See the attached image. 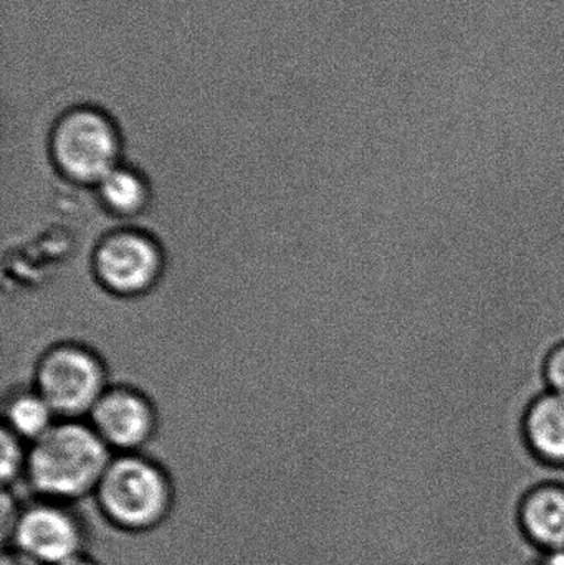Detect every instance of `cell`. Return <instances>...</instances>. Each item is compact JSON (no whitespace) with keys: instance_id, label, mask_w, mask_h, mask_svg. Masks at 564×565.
Returning <instances> with one entry per match:
<instances>
[{"instance_id":"1","label":"cell","mask_w":564,"mask_h":565,"mask_svg":"<svg viewBox=\"0 0 564 565\" xmlns=\"http://www.w3.org/2000/svg\"><path fill=\"white\" fill-rule=\"evenodd\" d=\"M108 445L85 425H53L26 455L25 473L46 500H78L95 493L109 465Z\"/></svg>"},{"instance_id":"2","label":"cell","mask_w":564,"mask_h":565,"mask_svg":"<svg viewBox=\"0 0 564 565\" xmlns=\"http://www.w3.org/2000/svg\"><path fill=\"white\" fill-rule=\"evenodd\" d=\"M125 136L115 116L95 103L63 109L49 129L46 152L53 168L70 182L98 184L118 168Z\"/></svg>"},{"instance_id":"3","label":"cell","mask_w":564,"mask_h":565,"mask_svg":"<svg viewBox=\"0 0 564 565\" xmlns=\"http://www.w3.org/2000/svg\"><path fill=\"white\" fill-rule=\"evenodd\" d=\"M95 494L109 523L126 531L158 526L172 503L171 484L164 471L132 455L109 461Z\"/></svg>"},{"instance_id":"4","label":"cell","mask_w":564,"mask_h":565,"mask_svg":"<svg viewBox=\"0 0 564 565\" xmlns=\"http://www.w3.org/2000/svg\"><path fill=\"white\" fill-rule=\"evenodd\" d=\"M33 381L55 415L73 418L92 412L105 394L106 372L88 349L56 345L40 359Z\"/></svg>"},{"instance_id":"5","label":"cell","mask_w":564,"mask_h":565,"mask_svg":"<svg viewBox=\"0 0 564 565\" xmlns=\"http://www.w3.org/2000/svg\"><path fill=\"white\" fill-rule=\"evenodd\" d=\"M164 257L151 235L139 231L106 235L93 254L99 285L118 296H138L158 285Z\"/></svg>"},{"instance_id":"6","label":"cell","mask_w":564,"mask_h":565,"mask_svg":"<svg viewBox=\"0 0 564 565\" xmlns=\"http://www.w3.org/2000/svg\"><path fill=\"white\" fill-rule=\"evenodd\" d=\"M9 541L30 559L56 565L82 554L83 536L76 518L46 500L20 510Z\"/></svg>"},{"instance_id":"7","label":"cell","mask_w":564,"mask_h":565,"mask_svg":"<svg viewBox=\"0 0 564 565\" xmlns=\"http://www.w3.org/2000/svg\"><path fill=\"white\" fill-rule=\"evenodd\" d=\"M93 427L108 447L132 450L151 440L156 428L152 405L132 388H109L92 411Z\"/></svg>"},{"instance_id":"8","label":"cell","mask_w":564,"mask_h":565,"mask_svg":"<svg viewBox=\"0 0 564 565\" xmlns=\"http://www.w3.org/2000/svg\"><path fill=\"white\" fill-rule=\"evenodd\" d=\"M517 527L536 553L564 551V478L533 481L520 494Z\"/></svg>"},{"instance_id":"9","label":"cell","mask_w":564,"mask_h":565,"mask_svg":"<svg viewBox=\"0 0 564 565\" xmlns=\"http://www.w3.org/2000/svg\"><path fill=\"white\" fill-rule=\"evenodd\" d=\"M525 440L543 467L564 471V395L549 391L533 402L525 417Z\"/></svg>"},{"instance_id":"10","label":"cell","mask_w":564,"mask_h":565,"mask_svg":"<svg viewBox=\"0 0 564 565\" xmlns=\"http://www.w3.org/2000/svg\"><path fill=\"white\" fill-rule=\"evenodd\" d=\"M98 198L111 214L131 218L146 211L149 189L138 169L118 166L98 182Z\"/></svg>"},{"instance_id":"11","label":"cell","mask_w":564,"mask_h":565,"mask_svg":"<svg viewBox=\"0 0 564 565\" xmlns=\"http://www.w3.org/2000/svg\"><path fill=\"white\" fill-rule=\"evenodd\" d=\"M53 415L49 404L39 392H13L7 404V420L15 437L39 440L53 427Z\"/></svg>"},{"instance_id":"12","label":"cell","mask_w":564,"mask_h":565,"mask_svg":"<svg viewBox=\"0 0 564 565\" xmlns=\"http://www.w3.org/2000/svg\"><path fill=\"white\" fill-rule=\"evenodd\" d=\"M26 458L23 457L19 440L12 431H2V461H0V475H2L3 484H10L19 478V475L25 470Z\"/></svg>"},{"instance_id":"13","label":"cell","mask_w":564,"mask_h":565,"mask_svg":"<svg viewBox=\"0 0 564 565\" xmlns=\"http://www.w3.org/2000/svg\"><path fill=\"white\" fill-rule=\"evenodd\" d=\"M545 382L550 392L564 395V342L556 345L546 358Z\"/></svg>"},{"instance_id":"14","label":"cell","mask_w":564,"mask_h":565,"mask_svg":"<svg viewBox=\"0 0 564 565\" xmlns=\"http://www.w3.org/2000/svg\"><path fill=\"white\" fill-rule=\"evenodd\" d=\"M0 565H42L36 563V561L30 559L25 554L20 553L17 550H9L3 553L2 561H0Z\"/></svg>"},{"instance_id":"15","label":"cell","mask_w":564,"mask_h":565,"mask_svg":"<svg viewBox=\"0 0 564 565\" xmlns=\"http://www.w3.org/2000/svg\"><path fill=\"white\" fill-rule=\"evenodd\" d=\"M56 565H98L93 563L88 557L83 556V554H78V556L72 557V559L63 561V563Z\"/></svg>"}]
</instances>
